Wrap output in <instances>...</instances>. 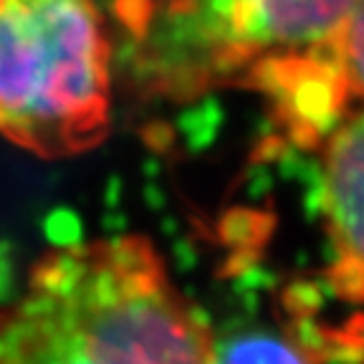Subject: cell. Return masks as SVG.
Segmentation results:
<instances>
[{
	"mask_svg": "<svg viewBox=\"0 0 364 364\" xmlns=\"http://www.w3.org/2000/svg\"><path fill=\"white\" fill-rule=\"evenodd\" d=\"M316 147L326 279L339 299L364 306V109L341 117Z\"/></svg>",
	"mask_w": 364,
	"mask_h": 364,
	"instance_id": "5b68a950",
	"label": "cell"
},
{
	"mask_svg": "<svg viewBox=\"0 0 364 364\" xmlns=\"http://www.w3.org/2000/svg\"><path fill=\"white\" fill-rule=\"evenodd\" d=\"M213 364H309L304 354L289 341L273 336H240L228 341L225 347L218 344Z\"/></svg>",
	"mask_w": 364,
	"mask_h": 364,
	"instance_id": "8992f818",
	"label": "cell"
},
{
	"mask_svg": "<svg viewBox=\"0 0 364 364\" xmlns=\"http://www.w3.org/2000/svg\"><path fill=\"white\" fill-rule=\"evenodd\" d=\"M215 334L139 233L46 250L0 304V364H213Z\"/></svg>",
	"mask_w": 364,
	"mask_h": 364,
	"instance_id": "6da1fadb",
	"label": "cell"
},
{
	"mask_svg": "<svg viewBox=\"0 0 364 364\" xmlns=\"http://www.w3.org/2000/svg\"><path fill=\"white\" fill-rule=\"evenodd\" d=\"M357 0H159L165 79L203 89L243 81L301 58L339 31Z\"/></svg>",
	"mask_w": 364,
	"mask_h": 364,
	"instance_id": "3957f363",
	"label": "cell"
},
{
	"mask_svg": "<svg viewBox=\"0 0 364 364\" xmlns=\"http://www.w3.org/2000/svg\"><path fill=\"white\" fill-rule=\"evenodd\" d=\"M294 142L318 144L349 112L364 109V0L326 43L250 81Z\"/></svg>",
	"mask_w": 364,
	"mask_h": 364,
	"instance_id": "277c9868",
	"label": "cell"
},
{
	"mask_svg": "<svg viewBox=\"0 0 364 364\" xmlns=\"http://www.w3.org/2000/svg\"><path fill=\"white\" fill-rule=\"evenodd\" d=\"M112 129V41L94 0H0V136L71 159Z\"/></svg>",
	"mask_w": 364,
	"mask_h": 364,
	"instance_id": "7a4b0ae2",
	"label": "cell"
}]
</instances>
